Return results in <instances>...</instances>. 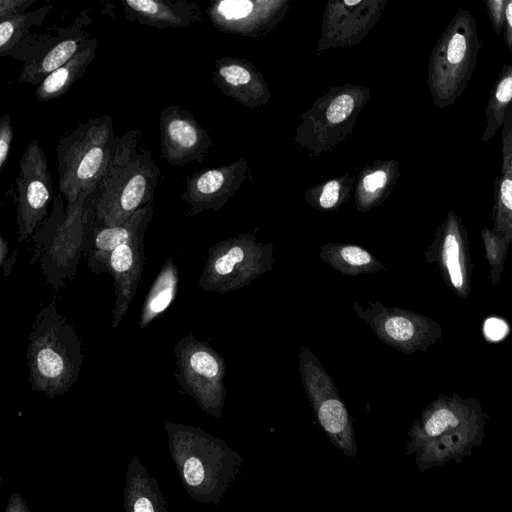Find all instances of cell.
Returning a JSON list of instances; mask_svg holds the SVG:
<instances>
[{
  "mask_svg": "<svg viewBox=\"0 0 512 512\" xmlns=\"http://www.w3.org/2000/svg\"><path fill=\"white\" fill-rule=\"evenodd\" d=\"M13 140V127L11 116L8 113L0 117V170H2L8 160Z\"/></svg>",
  "mask_w": 512,
  "mask_h": 512,
  "instance_id": "obj_28",
  "label": "cell"
},
{
  "mask_svg": "<svg viewBox=\"0 0 512 512\" xmlns=\"http://www.w3.org/2000/svg\"><path fill=\"white\" fill-rule=\"evenodd\" d=\"M52 8L53 5L47 3L24 14L1 20L0 55L12 57L20 46L33 35L32 28L40 26Z\"/></svg>",
  "mask_w": 512,
  "mask_h": 512,
  "instance_id": "obj_23",
  "label": "cell"
},
{
  "mask_svg": "<svg viewBox=\"0 0 512 512\" xmlns=\"http://www.w3.org/2000/svg\"><path fill=\"white\" fill-rule=\"evenodd\" d=\"M237 166L198 171L186 178L181 199L189 204L188 216L205 210L218 211L238 186Z\"/></svg>",
  "mask_w": 512,
  "mask_h": 512,
  "instance_id": "obj_16",
  "label": "cell"
},
{
  "mask_svg": "<svg viewBox=\"0 0 512 512\" xmlns=\"http://www.w3.org/2000/svg\"><path fill=\"white\" fill-rule=\"evenodd\" d=\"M153 214V206L148 204L120 225L101 226L94 221L90 243L85 254L88 268L93 273H107L112 252L118 246L130 241L143 225L149 224Z\"/></svg>",
  "mask_w": 512,
  "mask_h": 512,
  "instance_id": "obj_18",
  "label": "cell"
},
{
  "mask_svg": "<svg viewBox=\"0 0 512 512\" xmlns=\"http://www.w3.org/2000/svg\"><path fill=\"white\" fill-rule=\"evenodd\" d=\"M54 191L48 160L37 139L25 148L15 179L17 242L32 237L36 228L49 215Z\"/></svg>",
  "mask_w": 512,
  "mask_h": 512,
  "instance_id": "obj_11",
  "label": "cell"
},
{
  "mask_svg": "<svg viewBox=\"0 0 512 512\" xmlns=\"http://www.w3.org/2000/svg\"><path fill=\"white\" fill-rule=\"evenodd\" d=\"M175 378L203 412L221 417L226 398V363L207 342L188 334L174 346Z\"/></svg>",
  "mask_w": 512,
  "mask_h": 512,
  "instance_id": "obj_10",
  "label": "cell"
},
{
  "mask_svg": "<svg viewBox=\"0 0 512 512\" xmlns=\"http://www.w3.org/2000/svg\"><path fill=\"white\" fill-rule=\"evenodd\" d=\"M141 131L116 136L108 169L94 191L95 224L116 226L152 204L162 172L152 153L140 147Z\"/></svg>",
  "mask_w": 512,
  "mask_h": 512,
  "instance_id": "obj_2",
  "label": "cell"
},
{
  "mask_svg": "<svg viewBox=\"0 0 512 512\" xmlns=\"http://www.w3.org/2000/svg\"><path fill=\"white\" fill-rule=\"evenodd\" d=\"M90 23V17L83 12L69 26L58 29L49 46L24 64L18 82L38 86L48 75L68 62L90 39V32L86 30Z\"/></svg>",
  "mask_w": 512,
  "mask_h": 512,
  "instance_id": "obj_15",
  "label": "cell"
},
{
  "mask_svg": "<svg viewBox=\"0 0 512 512\" xmlns=\"http://www.w3.org/2000/svg\"><path fill=\"white\" fill-rule=\"evenodd\" d=\"M480 47L475 17L460 8L438 38L429 58L428 85L437 108L452 106L466 90Z\"/></svg>",
  "mask_w": 512,
  "mask_h": 512,
  "instance_id": "obj_7",
  "label": "cell"
},
{
  "mask_svg": "<svg viewBox=\"0 0 512 512\" xmlns=\"http://www.w3.org/2000/svg\"><path fill=\"white\" fill-rule=\"evenodd\" d=\"M502 155L503 159L510 164L512 171V107H510L504 117L501 127Z\"/></svg>",
  "mask_w": 512,
  "mask_h": 512,
  "instance_id": "obj_32",
  "label": "cell"
},
{
  "mask_svg": "<svg viewBox=\"0 0 512 512\" xmlns=\"http://www.w3.org/2000/svg\"><path fill=\"white\" fill-rule=\"evenodd\" d=\"M161 156L171 166L202 162L212 146L207 131L193 113L180 105H169L159 116Z\"/></svg>",
  "mask_w": 512,
  "mask_h": 512,
  "instance_id": "obj_13",
  "label": "cell"
},
{
  "mask_svg": "<svg viewBox=\"0 0 512 512\" xmlns=\"http://www.w3.org/2000/svg\"><path fill=\"white\" fill-rule=\"evenodd\" d=\"M340 183L329 181L322 189L318 198V207L323 210L334 209L340 202Z\"/></svg>",
  "mask_w": 512,
  "mask_h": 512,
  "instance_id": "obj_30",
  "label": "cell"
},
{
  "mask_svg": "<svg viewBox=\"0 0 512 512\" xmlns=\"http://www.w3.org/2000/svg\"><path fill=\"white\" fill-rule=\"evenodd\" d=\"M98 40L90 38L64 65L48 75L36 88L38 101L45 102L65 94L80 79L96 57Z\"/></svg>",
  "mask_w": 512,
  "mask_h": 512,
  "instance_id": "obj_19",
  "label": "cell"
},
{
  "mask_svg": "<svg viewBox=\"0 0 512 512\" xmlns=\"http://www.w3.org/2000/svg\"><path fill=\"white\" fill-rule=\"evenodd\" d=\"M512 107V62L505 64L490 90L486 109V126L482 141L488 142L501 129L508 109Z\"/></svg>",
  "mask_w": 512,
  "mask_h": 512,
  "instance_id": "obj_24",
  "label": "cell"
},
{
  "mask_svg": "<svg viewBox=\"0 0 512 512\" xmlns=\"http://www.w3.org/2000/svg\"><path fill=\"white\" fill-rule=\"evenodd\" d=\"M273 253L272 243H259L251 233L215 243L208 249L198 284L205 292L237 291L272 270Z\"/></svg>",
  "mask_w": 512,
  "mask_h": 512,
  "instance_id": "obj_8",
  "label": "cell"
},
{
  "mask_svg": "<svg viewBox=\"0 0 512 512\" xmlns=\"http://www.w3.org/2000/svg\"><path fill=\"white\" fill-rule=\"evenodd\" d=\"M28 340L31 389L49 398L66 394L79 379L84 355L73 324L59 312L55 299L37 313Z\"/></svg>",
  "mask_w": 512,
  "mask_h": 512,
  "instance_id": "obj_5",
  "label": "cell"
},
{
  "mask_svg": "<svg viewBox=\"0 0 512 512\" xmlns=\"http://www.w3.org/2000/svg\"><path fill=\"white\" fill-rule=\"evenodd\" d=\"M484 331L490 340L498 341L506 335L508 327L502 320L490 318L485 322Z\"/></svg>",
  "mask_w": 512,
  "mask_h": 512,
  "instance_id": "obj_34",
  "label": "cell"
},
{
  "mask_svg": "<svg viewBox=\"0 0 512 512\" xmlns=\"http://www.w3.org/2000/svg\"><path fill=\"white\" fill-rule=\"evenodd\" d=\"M6 512H28L25 502L22 501L19 494H14L10 500Z\"/></svg>",
  "mask_w": 512,
  "mask_h": 512,
  "instance_id": "obj_36",
  "label": "cell"
},
{
  "mask_svg": "<svg viewBox=\"0 0 512 512\" xmlns=\"http://www.w3.org/2000/svg\"><path fill=\"white\" fill-rule=\"evenodd\" d=\"M507 2L508 0L485 1L489 20L497 35L501 34V32L504 30Z\"/></svg>",
  "mask_w": 512,
  "mask_h": 512,
  "instance_id": "obj_29",
  "label": "cell"
},
{
  "mask_svg": "<svg viewBox=\"0 0 512 512\" xmlns=\"http://www.w3.org/2000/svg\"><path fill=\"white\" fill-rule=\"evenodd\" d=\"M178 268L170 256L152 283L142 305L139 327L145 328L159 318L175 300L178 290Z\"/></svg>",
  "mask_w": 512,
  "mask_h": 512,
  "instance_id": "obj_22",
  "label": "cell"
},
{
  "mask_svg": "<svg viewBox=\"0 0 512 512\" xmlns=\"http://www.w3.org/2000/svg\"><path fill=\"white\" fill-rule=\"evenodd\" d=\"M368 304L363 307L354 300L352 307L380 341L407 353L425 349L431 334L429 319L397 307H386L380 301L369 300Z\"/></svg>",
  "mask_w": 512,
  "mask_h": 512,
  "instance_id": "obj_12",
  "label": "cell"
},
{
  "mask_svg": "<svg viewBox=\"0 0 512 512\" xmlns=\"http://www.w3.org/2000/svg\"><path fill=\"white\" fill-rule=\"evenodd\" d=\"M502 160L501 174L494 183V229L512 239V171L509 162Z\"/></svg>",
  "mask_w": 512,
  "mask_h": 512,
  "instance_id": "obj_25",
  "label": "cell"
},
{
  "mask_svg": "<svg viewBox=\"0 0 512 512\" xmlns=\"http://www.w3.org/2000/svg\"><path fill=\"white\" fill-rule=\"evenodd\" d=\"M115 138L109 115L91 118L60 137L56 170L58 189L67 204L98 188L110 164Z\"/></svg>",
  "mask_w": 512,
  "mask_h": 512,
  "instance_id": "obj_6",
  "label": "cell"
},
{
  "mask_svg": "<svg viewBox=\"0 0 512 512\" xmlns=\"http://www.w3.org/2000/svg\"><path fill=\"white\" fill-rule=\"evenodd\" d=\"M124 495L126 512H168L157 482L136 457L127 470Z\"/></svg>",
  "mask_w": 512,
  "mask_h": 512,
  "instance_id": "obj_20",
  "label": "cell"
},
{
  "mask_svg": "<svg viewBox=\"0 0 512 512\" xmlns=\"http://www.w3.org/2000/svg\"><path fill=\"white\" fill-rule=\"evenodd\" d=\"M94 221V192L82 193L75 203L66 205L63 195L55 194L49 215L30 238L34 244L30 263L39 265L54 291L76 276L90 243Z\"/></svg>",
  "mask_w": 512,
  "mask_h": 512,
  "instance_id": "obj_3",
  "label": "cell"
},
{
  "mask_svg": "<svg viewBox=\"0 0 512 512\" xmlns=\"http://www.w3.org/2000/svg\"><path fill=\"white\" fill-rule=\"evenodd\" d=\"M298 367L319 426L338 450L349 458H356L358 448L352 419L333 378L306 346L299 349Z\"/></svg>",
  "mask_w": 512,
  "mask_h": 512,
  "instance_id": "obj_9",
  "label": "cell"
},
{
  "mask_svg": "<svg viewBox=\"0 0 512 512\" xmlns=\"http://www.w3.org/2000/svg\"><path fill=\"white\" fill-rule=\"evenodd\" d=\"M319 255L330 267L346 276L386 271L384 265L372 253L359 245L322 244Z\"/></svg>",
  "mask_w": 512,
  "mask_h": 512,
  "instance_id": "obj_21",
  "label": "cell"
},
{
  "mask_svg": "<svg viewBox=\"0 0 512 512\" xmlns=\"http://www.w3.org/2000/svg\"><path fill=\"white\" fill-rule=\"evenodd\" d=\"M388 182V174L383 170H376L362 180L363 191H365L367 197L363 203L358 207L359 210L365 211L372 207V203L377 197L379 190H381Z\"/></svg>",
  "mask_w": 512,
  "mask_h": 512,
  "instance_id": "obj_27",
  "label": "cell"
},
{
  "mask_svg": "<svg viewBox=\"0 0 512 512\" xmlns=\"http://www.w3.org/2000/svg\"><path fill=\"white\" fill-rule=\"evenodd\" d=\"M148 225H143L130 241L118 246L109 258L107 273L113 278L116 296L111 322L114 329L126 316L144 269Z\"/></svg>",
  "mask_w": 512,
  "mask_h": 512,
  "instance_id": "obj_14",
  "label": "cell"
},
{
  "mask_svg": "<svg viewBox=\"0 0 512 512\" xmlns=\"http://www.w3.org/2000/svg\"><path fill=\"white\" fill-rule=\"evenodd\" d=\"M36 0H0V21L28 12Z\"/></svg>",
  "mask_w": 512,
  "mask_h": 512,
  "instance_id": "obj_31",
  "label": "cell"
},
{
  "mask_svg": "<svg viewBox=\"0 0 512 512\" xmlns=\"http://www.w3.org/2000/svg\"><path fill=\"white\" fill-rule=\"evenodd\" d=\"M170 451L184 488L198 502L219 505L243 459L201 428L165 422Z\"/></svg>",
  "mask_w": 512,
  "mask_h": 512,
  "instance_id": "obj_4",
  "label": "cell"
},
{
  "mask_svg": "<svg viewBox=\"0 0 512 512\" xmlns=\"http://www.w3.org/2000/svg\"><path fill=\"white\" fill-rule=\"evenodd\" d=\"M441 232L443 236V259L451 283L455 288L461 289L463 286V271L460 262L462 226L459 217L453 211H449L448 217L441 227Z\"/></svg>",
  "mask_w": 512,
  "mask_h": 512,
  "instance_id": "obj_26",
  "label": "cell"
},
{
  "mask_svg": "<svg viewBox=\"0 0 512 512\" xmlns=\"http://www.w3.org/2000/svg\"><path fill=\"white\" fill-rule=\"evenodd\" d=\"M407 456L420 472L449 462L461 464L481 446L485 419L474 401L439 398L427 406L408 431Z\"/></svg>",
  "mask_w": 512,
  "mask_h": 512,
  "instance_id": "obj_1",
  "label": "cell"
},
{
  "mask_svg": "<svg viewBox=\"0 0 512 512\" xmlns=\"http://www.w3.org/2000/svg\"><path fill=\"white\" fill-rule=\"evenodd\" d=\"M503 40L508 50L512 52V0H508L506 6Z\"/></svg>",
  "mask_w": 512,
  "mask_h": 512,
  "instance_id": "obj_35",
  "label": "cell"
},
{
  "mask_svg": "<svg viewBox=\"0 0 512 512\" xmlns=\"http://www.w3.org/2000/svg\"><path fill=\"white\" fill-rule=\"evenodd\" d=\"M17 249L10 251L9 243L0 235V266L5 277H9L16 262H17Z\"/></svg>",
  "mask_w": 512,
  "mask_h": 512,
  "instance_id": "obj_33",
  "label": "cell"
},
{
  "mask_svg": "<svg viewBox=\"0 0 512 512\" xmlns=\"http://www.w3.org/2000/svg\"><path fill=\"white\" fill-rule=\"evenodd\" d=\"M132 23L158 29L186 28L201 20L200 7L189 0H122Z\"/></svg>",
  "mask_w": 512,
  "mask_h": 512,
  "instance_id": "obj_17",
  "label": "cell"
}]
</instances>
